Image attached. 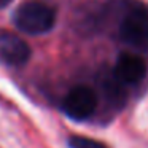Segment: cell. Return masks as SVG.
Listing matches in <instances>:
<instances>
[{
    "label": "cell",
    "mask_w": 148,
    "mask_h": 148,
    "mask_svg": "<svg viewBox=\"0 0 148 148\" xmlns=\"http://www.w3.org/2000/svg\"><path fill=\"white\" fill-rule=\"evenodd\" d=\"M147 62L142 56L134 54V53H123L116 59L113 75L119 84L126 86H134L138 84L145 77H147Z\"/></svg>",
    "instance_id": "4"
},
{
    "label": "cell",
    "mask_w": 148,
    "mask_h": 148,
    "mask_svg": "<svg viewBox=\"0 0 148 148\" xmlns=\"http://www.w3.org/2000/svg\"><path fill=\"white\" fill-rule=\"evenodd\" d=\"M10 2H11V0H0V8H5Z\"/></svg>",
    "instance_id": "7"
},
{
    "label": "cell",
    "mask_w": 148,
    "mask_h": 148,
    "mask_svg": "<svg viewBox=\"0 0 148 148\" xmlns=\"http://www.w3.org/2000/svg\"><path fill=\"white\" fill-rule=\"evenodd\" d=\"M97 108V96L94 89L89 86H75L67 92L64 102H62V110L69 118L75 121H84L91 118Z\"/></svg>",
    "instance_id": "3"
},
{
    "label": "cell",
    "mask_w": 148,
    "mask_h": 148,
    "mask_svg": "<svg viewBox=\"0 0 148 148\" xmlns=\"http://www.w3.org/2000/svg\"><path fill=\"white\" fill-rule=\"evenodd\" d=\"M13 21L19 30L30 35L46 34L56 24V11L49 5L42 2H27L18 7L13 14Z\"/></svg>",
    "instance_id": "1"
},
{
    "label": "cell",
    "mask_w": 148,
    "mask_h": 148,
    "mask_svg": "<svg viewBox=\"0 0 148 148\" xmlns=\"http://www.w3.org/2000/svg\"><path fill=\"white\" fill-rule=\"evenodd\" d=\"M69 147L70 148H107L102 142H97L89 137H81V135H72L69 138Z\"/></svg>",
    "instance_id": "6"
},
{
    "label": "cell",
    "mask_w": 148,
    "mask_h": 148,
    "mask_svg": "<svg viewBox=\"0 0 148 148\" xmlns=\"http://www.w3.org/2000/svg\"><path fill=\"white\" fill-rule=\"evenodd\" d=\"M30 58V48L13 32L0 30V61L7 65H23Z\"/></svg>",
    "instance_id": "5"
},
{
    "label": "cell",
    "mask_w": 148,
    "mask_h": 148,
    "mask_svg": "<svg viewBox=\"0 0 148 148\" xmlns=\"http://www.w3.org/2000/svg\"><path fill=\"white\" fill-rule=\"evenodd\" d=\"M119 38L134 48L148 46V8L135 5L124 14L119 24Z\"/></svg>",
    "instance_id": "2"
}]
</instances>
